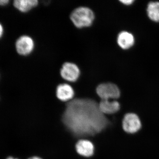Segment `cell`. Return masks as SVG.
I'll use <instances>...</instances> for the list:
<instances>
[{"instance_id": "obj_1", "label": "cell", "mask_w": 159, "mask_h": 159, "mask_svg": "<svg viewBox=\"0 0 159 159\" xmlns=\"http://www.w3.org/2000/svg\"><path fill=\"white\" fill-rule=\"evenodd\" d=\"M99 102L91 98L75 97L66 102L63 123L78 140H89L110 125L107 117L99 109Z\"/></svg>"}, {"instance_id": "obj_2", "label": "cell", "mask_w": 159, "mask_h": 159, "mask_svg": "<svg viewBox=\"0 0 159 159\" xmlns=\"http://www.w3.org/2000/svg\"><path fill=\"white\" fill-rule=\"evenodd\" d=\"M74 25L78 28L91 26L93 22L95 15L93 11L86 7H80L74 9L70 15Z\"/></svg>"}, {"instance_id": "obj_3", "label": "cell", "mask_w": 159, "mask_h": 159, "mask_svg": "<svg viewBox=\"0 0 159 159\" xmlns=\"http://www.w3.org/2000/svg\"><path fill=\"white\" fill-rule=\"evenodd\" d=\"M96 93L101 100L116 99L120 96V91L116 85L111 83L99 84L96 88Z\"/></svg>"}, {"instance_id": "obj_4", "label": "cell", "mask_w": 159, "mask_h": 159, "mask_svg": "<svg viewBox=\"0 0 159 159\" xmlns=\"http://www.w3.org/2000/svg\"><path fill=\"white\" fill-rule=\"evenodd\" d=\"M60 73L64 79L70 82H75L80 75V70L77 65L67 62L63 65Z\"/></svg>"}, {"instance_id": "obj_5", "label": "cell", "mask_w": 159, "mask_h": 159, "mask_svg": "<svg viewBox=\"0 0 159 159\" xmlns=\"http://www.w3.org/2000/svg\"><path fill=\"white\" fill-rule=\"evenodd\" d=\"M141 122L136 114L128 113L125 115L122 121V127L126 132L134 134L141 128Z\"/></svg>"}, {"instance_id": "obj_6", "label": "cell", "mask_w": 159, "mask_h": 159, "mask_svg": "<svg viewBox=\"0 0 159 159\" xmlns=\"http://www.w3.org/2000/svg\"><path fill=\"white\" fill-rule=\"evenodd\" d=\"M33 39L28 35H23L18 39L16 43V48L19 54L27 55L33 51L34 48Z\"/></svg>"}, {"instance_id": "obj_7", "label": "cell", "mask_w": 159, "mask_h": 159, "mask_svg": "<svg viewBox=\"0 0 159 159\" xmlns=\"http://www.w3.org/2000/svg\"><path fill=\"white\" fill-rule=\"evenodd\" d=\"M55 94L57 99L63 102H68L75 98V91L74 88L68 84H61L57 86Z\"/></svg>"}, {"instance_id": "obj_8", "label": "cell", "mask_w": 159, "mask_h": 159, "mask_svg": "<svg viewBox=\"0 0 159 159\" xmlns=\"http://www.w3.org/2000/svg\"><path fill=\"white\" fill-rule=\"evenodd\" d=\"M75 148L78 154L84 157H91L95 152L93 143L88 139H80L76 143Z\"/></svg>"}, {"instance_id": "obj_9", "label": "cell", "mask_w": 159, "mask_h": 159, "mask_svg": "<svg viewBox=\"0 0 159 159\" xmlns=\"http://www.w3.org/2000/svg\"><path fill=\"white\" fill-rule=\"evenodd\" d=\"M99 107L100 111L106 116L116 113L120 108V104L116 100H101L99 102Z\"/></svg>"}, {"instance_id": "obj_10", "label": "cell", "mask_w": 159, "mask_h": 159, "mask_svg": "<svg viewBox=\"0 0 159 159\" xmlns=\"http://www.w3.org/2000/svg\"><path fill=\"white\" fill-rule=\"evenodd\" d=\"M117 43L121 48L126 50L130 48L134 45V38L133 35L129 32L122 31L118 35Z\"/></svg>"}, {"instance_id": "obj_11", "label": "cell", "mask_w": 159, "mask_h": 159, "mask_svg": "<svg viewBox=\"0 0 159 159\" xmlns=\"http://www.w3.org/2000/svg\"><path fill=\"white\" fill-rule=\"evenodd\" d=\"M38 4L37 0H15L13 5L18 10L22 12H27L32 8L36 7Z\"/></svg>"}, {"instance_id": "obj_12", "label": "cell", "mask_w": 159, "mask_h": 159, "mask_svg": "<svg viewBox=\"0 0 159 159\" xmlns=\"http://www.w3.org/2000/svg\"><path fill=\"white\" fill-rule=\"evenodd\" d=\"M147 12L148 17L152 20L159 22V2H151L148 3Z\"/></svg>"}, {"instance_id": "obj_13", "label": "cell", "mask_w": 159, "mask_h": 159, "mask_svg": "<svg viewBox=\"0 0 159 159\" xmlns=\"http://www.w3.org/2000/svg\"><path fill=\"white\" fill-rule=\"evenodd\" d=\"M120 2L124 5L129 6V5H131L134 2V1L133 0H127V1H121Z\"/></svg>"}, {"instance_id": "obj_14", "label": "cell", "mask_w": 159, "mask_h": 159, "mask_svg": "<svg viewBox=\"0 0 159 159\" xmlns=\"http://www.w3.org/2000/svg\"><path fill=\"white\" fill-rule=\"evenodd\" d=\"M9 0H0V6H6L9 3Z\"/></svg>"}, {"instance_id": "obj_15", "label": "cell", "mask_w": 159, "mask_h": 159, "mask_svg": "<svg viewBox=\"0 0 159 159\" xmlns=\"http://www.w3.org/2000/svg\"><path fill=\"white\" fill-rule=\"evenodd\" d=\"M3 34V28L2 25L0 24V38L2 36Z\"/></svg>"}, {"instance_id": "obj_16", "label": "cell", "mask_w": 159, "mask_h": 159, "mask_svg": "<svg viewBox=\"0 0 159 159\" xmlns=\"http://www.w3.org/2000/svg\"><path fill=\"white\" fill-rule=\"evenodd\" d=\"M43 159L39 157H37V156H34L31 157L29 158V159Z\"/></svg>"}, {"instance_id": "obj_17", "label": "cell", "mask_w": 159, "mask_h": 159, "mask_svg": "<svg viewBox=\"0 0 159 159\" xmlns=\"http://www.w3.org/2000/svg\"><path fill=\"white\" fill-rule=\"evenodd\" d=\"M6 159H19L18 158H15L12 157H9L7 158Z\"/></svg>"}]
</instances>
